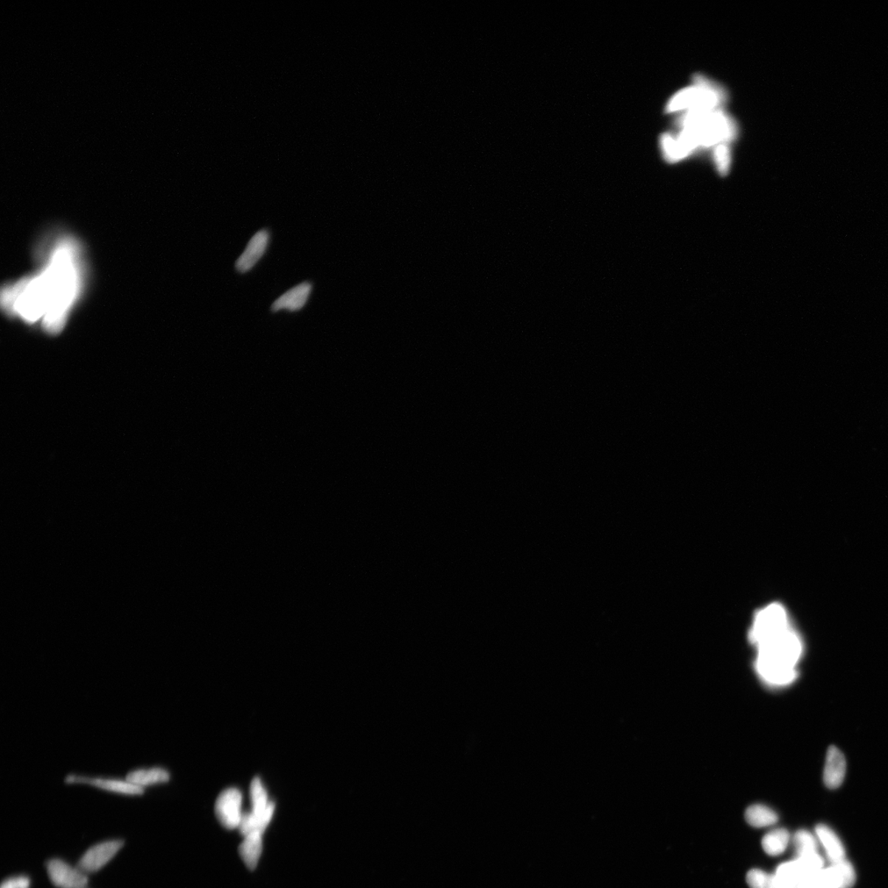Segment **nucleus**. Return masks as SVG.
<instances>
[{
	"mask_svg": "<svg viewBox=\"0 0 888 888\" xmlns=\"http://www.w3.org/2000/svg\"><path fill=\"white\" fill-rule=\"evenodd\" d=\"M404 357V348L400 345H391L382 350L354 394L358 409L368 410L376 407L384 398L400 376Z\"/></svg>",
	"mask_w": 888,
	"mask_h": 888,
	"instance_id": "nucleus-2",
	"label": "nucleus"
},
{
	"mask_svg": "<svg viewBox=\"0 0 888 888\" xmlns=\"http://www.w3.org/2000/svg\"><path fill=\"white\" fill-rule=\"evenodd\" d=\"M119 376L108 357L85 361L61 408L4 435V463L41 484L61 481L74 500L90 499L123 435Z\"/></svg>",
	"mask_w": 888,
	"mask_h": 888,
	"instance_id": "nucleus-1",
	"label": "nucleus"
},
{
	"mask_svg": "<svg viewBox=\"0 0 888 888\" xmlns=\"http://www.w3.org/2000/svg\"><path fill=\"white\" fill-rule=\"evenodd\" d=\"M468 436L466 423H453L425 441L408 458L410 468L430 465L436 468L451 466L465 447Z\"/></svg>",
	"mask_w": 888,
	"mask_h": 888,
	"instance_id": "nucleus-3",
	"label": "nucleus"
}]
</instances>
